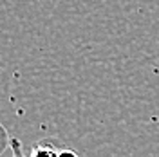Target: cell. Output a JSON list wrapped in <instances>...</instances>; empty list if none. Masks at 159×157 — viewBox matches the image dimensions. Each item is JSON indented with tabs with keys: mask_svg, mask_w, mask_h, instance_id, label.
<instances>
[{
	"mask_svg": "<svg viewBox=\"0 0 159 157\" xmlns=\"http://www.w3.org/2000/svg\"><path fill=\"white\" fill-rule=\"evenodd\" d=\"M58 155L60 150L51 141H38L29 154V157H58Z\"/></svg>",
	"mask_w": 159,
	"mask_h": 157,
	"instance_id": "6da1fadb",
	"label": "cell"
},
{
	"mask_svg": "<svg viewBox=\"0 0 159 157\" xmlns=\"http://www.w3.org/2000/svg\"><path fill=\"white\" fill-rule=\"evenodd\" d=\"M9 145H11V157H25L24 155V150H22V143L16 137L11 139Z\"/></svg>",
	"mask_w": 159,
	"mask_h": 157,
	"instance_id": "7a4b0ae2",
	"label": "cell"
},
{
	"mask_svg": "<svg viewBox=\"0 0 159 157\" xmlns=\"http://www.w3.org/2000/svg\"><path fill=\"white\" fill-rule=\"evenodd\" d=\"M58 157H80L74 150H69V148H65V150H60V155Z\"/></svg>",
	"mask_w": 159,
	"mask_h": 157,
	"instance_id": "3957f363",
	"label": "cell"
}]
</instances>
